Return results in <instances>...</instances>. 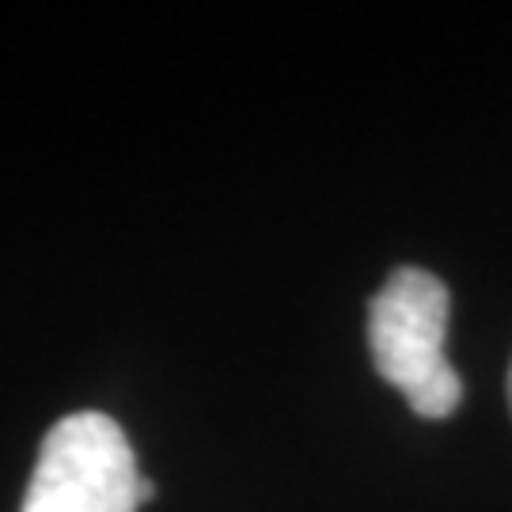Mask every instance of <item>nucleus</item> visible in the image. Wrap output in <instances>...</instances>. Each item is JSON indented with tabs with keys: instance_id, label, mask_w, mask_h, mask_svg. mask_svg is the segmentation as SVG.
Wrapping results in <instances>:
<instances>
[{
	"instance_id": "2",
	"label": "nucleus",
	"mask_w": 512,
	"mask_h": 512,
	"mask_svg": "<svg viewBox=\"0 0 512 512\" xmlns=\"http://www.w3.org/2000/svg\"><path fill=\"white\" fill-rule=\"evenodd\" d=\"M141 486L122 425L99 410H80L46 433L19 512H137Z\"/></svg>"
},
{
	"instance_id": "1",
	"label": "nucleus",
	"mask_w": 512,
	"mask_h": 512,
	"mask_svg": "<svg viewBox=\"0 0 512 512\" xmlns=\"http://www.w3.org/2000/svg\"><path fill=\"white\" fill-rule=\"evenodd\" d=\"M448 311V285L421 266H399L368 304L372 365L425 421L448 418L463 403V380L444 357Z\"/></svg>"
},
{
	"instance_id": "3",
	"label": "nucleus",
	"mask_w": 512,
	"mask_h": 512,
	"mask_svg": "<svg viewBox=\"0 0 512 512\" xmlns=\"http://www.w3.org/2000/svg\"><path fill=\"white\" fill-rule=\"evenodd\" d=\"M509 406H512V365H509Z\"/></svg>"
}]
</instances>
